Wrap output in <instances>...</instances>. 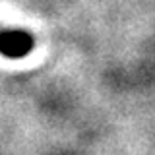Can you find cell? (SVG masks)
I'll return each instance as SVG.
<instances>
[{"label": "cell", "instance_id": "cell-1", "mask_svg": "<svg viewBox=\"0 0 155 155\" xmlns=\"http://www.w3.org/2000/svg\"><path fill=\"white\" fill-rule=\"evenodd\" d=\"M35 39L23 29H4L0 31V54L6 58H23L31 52Z\"/></svg>", "mask_w": 155, "mask_h": 155}]
</instances>
